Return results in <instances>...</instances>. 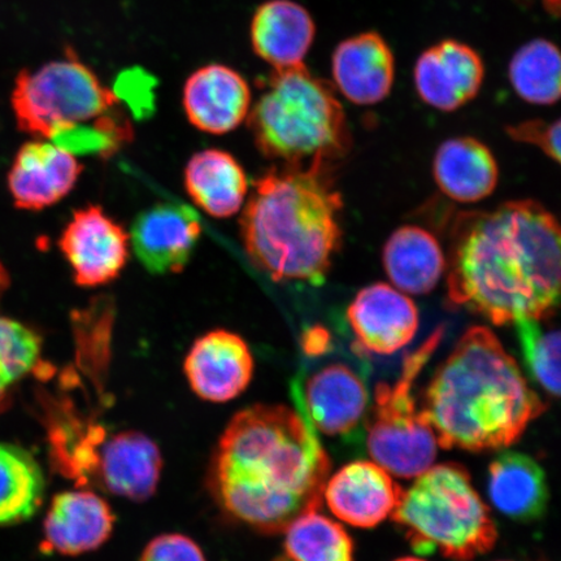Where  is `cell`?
I'll return each instance as SVG.
<instances>
[{
	"label": "cell",
	"instance_id": "obj_25",
	"mask_svg": "<svg viewBox=\"0 0 561 561\" xmlns=\"http://www.w3.org/2000/svg\"><path fill=\"white\" fill-rule=\"evenodd\" d=\"M383 265L399 290L424 296L439 283L446 270V259L437 238L430 231L403 227L386 242Z\"/></svg>",
	"mask_w": 561,
	"mask_h": 561
},
{
	"label": "cell",
	"instance_id": "obj_1",
	"mask_svg": "<svg viewBox=\"0 0 561 561\" xmlns=\"http://www.w3.org/2000/svg\"><path fill=\"white\" fill-rule=\"evenodd\" d=\"M560 228L535 201L462 213L451 230L447 294L494 325L551 319L559 305Z\"/></svg>",
	"mask_w": 561,
	"mask_h": 561
},
{
	"label": "cell",
	"instance_id": "obj_14",
	"mask_svg": "<svg viewBox=\"0 0 561 561\" xmlns=\"http://www.w3.org/2000/svg\"><path fill=\"white\" fill-rule=\"evenodd\" d=\"M403 489L375 461H354L325 483L324 500L340 520L370 529L391 516Z\"/></svg>",
	"mask_w": 561,
	"mask_h": 561
},
{
	"label": "cell",
	"instance_id": "obj_19",
	"mask_svg": "<svg viewBox=\"0 0 561 561\" xmlns=\"http://www.w3.org/2000/svg\"><path fill=\"white\" fill-rule=\"evenodd\" d=\"M369 396L363 378L345 364H331L307 381L301 397L305 416L325 436H347L366 415Z\"/></svg>",
	"mask_w": 561,
	"mask_h": 561
},
{
	"label": "cell",
	"instance_id": "obj_26",
	"mask_svg": "<svg viewBox=\"0 0 561 561\" xmlns=\"http://www.w3.org/2000/svg\"><path fill=\"white\" fill-rule=\"evenodd\" d=\"M45 490L37 459L24 447L0 442V525L30 520L41 508Z\"/></svg>",
	"mask_w": 561,
	"mask_h": 561
},
{
	"label": "cell",
	"instance_id": "obj_16",
	"mask_svg": "<svg viewBox=\"0 0 561 561\" xmlns=\"http://www.w3.org/2000/svg\"><path fill=\"white\" fill-rule=\"evenodd\" d=\"M81 173L82 165L73 153L37 139L19 150L9 174V187L16 207L41 210L66 198Z\"/></svg>",
	"mask_w": 561,
	"mask_h": 561
},
{
	"label": "cell",
	"instance_id": "obj_12",
	"mask_svg": "<svg viewBox=\"0 0 561 561\" xmlns=\"http://www.w3.org/2000/svg\"><path fill=\"white\" fill-rule=\"evenodd\" d=\"M347 319L364 353L391 355L415 339L419 311L412 299L388 284H375L357 294Z\"/></svg>",
	"mask_w": 561,
	"mask_h": 561
},
{
	"label": "cell",
	"instance_id": "obj_27",
	"mask_svg": "<svg viewBox=\"0 0 561 561\" xmlns=\"http://www.w3.org/2000/svg\"><path fill=\"white\" fill-rule=\"evenodd\" d=\"M512 88L525 102L552 105L560 98L559 48L547 39L528 42L512 56L508 69Z\"/></svg>",
	"mask_w": 561,
	"mask_h": 561
},
{
	"label": "cell",
	"instance_id": "obj_2",
	"mask_svg": "<svg viewBox=\"0 0 561 561\" xmlns=\"http://www.w3.org/2000/svg\"><path fill=\"white\" fill-rule=\"evenodd\" d=\"M331 467L304 412L256 404L238 412L224 431L208 486L233 520L277 535L319 511Z\"/></svg>",
	"mask_w": 561,
	"mask_h": 561
},
{
	"label": "cell",
	"instance_id": "obj_11",
	"mask_svg": "<svg viewBox=\"0 0 561 561\" xmlns=\"http://www.w3.org/2000/svg\"><path fill=\"white\" fill-rule=\"evenodd\" d=\"M184 369L196 396L207 402L227 403L249 388L254 357L241 335L216 329L194 342Z\"/></svg>",
	"mask_w": 561,
	"mask_h": 561
},
{
	"label": "cell",
	"instance_id": "obj_10",
	"mask_svg": "<svg viewBox=\"0 0 561 561\" xmlns=\"http://www.w3.org/2000/svg\"><path fill=\"white\" fill-rule=\"evenodd\" d=\"M202 236L195 210L182 203H159L131 224L130 243L140 264L152 275L185 270Z\"/></svg>",
	"mask_w": 561,
	"mask_h": 561
},
{
	"label": "cell",
	"instance_id": "obj_8",
	"mask_svg": "<svg viewBox=\"0 0 561 561\" xmlns=\"http://www.w3.org/2000/svg\"><path fill=\"white\" fill-rule=\"evenodd\" d=\"M444 329L434 332L424 345L407 356L394 385L376 386L375 403L367 424L370 458L399 479H416L433 466L438 442L412 394L413 382L437 350Z\"/></svg>",
	"mask_w": 561,
	"mask_h": 561
},
{
	"label": "cell",
	"instance_id": "obj_34",
	"mask_svg": "<svg viewBox=\"0 0 561 561\" xmlns=\"http://www.w3.org/2000/svg\"><path fill=\"white\" fill-rule=\"evenodd\" d=\"M331 334L324 328L316 327L305 334L304 347L308 355H322L331 348Z\"/></svg>",
	"mask_w": 561,
	"mask_h": 561
},
{
	"label": "cell",
	"instance_id": "obj_7",
	"mask_svg": "<svg viewBox=\"0 0 561 561\" xmlns=\"http://www.w3.org/2000/svg\"><path fill=\"white\" fill-rule=\"evenodd\" d=\"M11 103L19 129L50 142L61 133L100 122L121 104L73 53L37 69L21 70Z\"/></svg>",
	"mask_w": 561,
	"mask_h": 561
},
{
	"label": "cell",
	"instance_id": "obj_24",
	"mask_svg": "<svg viewBox=\"0 0 561 561\" xmlns=\"http://www.w3.org/2000/svg\"><path fill=\"white\" fill-rule=\"evenodd\" d=\"M185 187L196 206L216 219H227L242 208L249 182L229 152L210 149L188 160Z\"/></svg>",
	"mask_w": 561,
	"mask_h": 561
},
{
	"label": "cell",
	"instance_id": "obj_36",
	"mask_svg": "<svg viewBox=\"0 0 561 561\" xmlns=\"http://www.w3.org/2000/svg\"><path fill=\"white\" fill-rule=\"evenodd\" d=\"M546 9L549 10L553 15H558L560 10V0H543Z\"/></svg>",
	"mask_w": 561,
	"mask_h": 561
},
{
	"label": "cell",
	"instance_id": "obj_31",
	"mask_svg": "<svg viewBox=\"0 0 561 561\" xmlns=\"http://www.w3.org/2000/svg\"><path fill=\"white\" fill-rule=\"evenodd\" d=\"M140 561H207L192 538L178 533L161 535L146 546Z\"/></svg>",
	"mask_w": 561,
	"mask_h": 561
},
{
	"label": "cell",
	"instance_id": "obj_29",
	"mask_svg": "<svg viewBox=\"0 0 561 561\" xmlns=\"http://www.w3.org/2000/svg\"><path fill=\"white\" fill-rule=\"evenodd\" d=\"M547 319L516 322L524 362L529 375L553 398L560 394V333Z\"/></svg>",
	"mask_w": 561,
	"mask_h": 561
},
{
	"label": "cell",
	"instance_id": "obj_37",
	"mask_svg": "<svg viewBox=\"0 0 561 561\" xmlns=\"http://www.w3.org/2000/svg\"><path fill=\"white\" fill-rule=\"evenodd\" d=\"M396 561H425V560L419 559V558H402V559H398Z\"/></svg>",
	"mask_w": 561,
	"mask_h": 561
},
{
	"label": "cell",
	"instance_id": "obj_3",
	"mask_svg": "<svg viewBox=\"0 0 561 561\" xmlns=\"http://www.w3.org/2000/svg\"><path fill=\"white\" fill-rule=\"evenodd\" d=\"M545 410L495 334L472 327L432 377L420 411L442 448L483 453L516 444Z\"/></svg>",
	"mask_w": 561,
	"mask_h": 561
},
{
	"label": "cell",
	"instance_id": "obj_18",
	"mask_svg": "<svg viewBox=\"0 0 561 561\" xmlns=\"http://www.w3.org/2000/svg\"><path fill=\"white\" fill-rule=\"evenodd\" d=\"M115 515L102 496L89 490L65 491L48 508L42 549L77 557L95 551L114 531Z\"/></svg>",
	"mask_w": 561,
	"mask_h": 561
},
{
	"label": "cell",
	"instance_id": "obj_9",
	"mask_svg": "<svg viewBox=\"0 0 561 561\" xmlns=\"http://www.w3.org/2000/svg\"><path fill=\"white\" fill-rule=\"evenodd\" d=\"M59 248L81 287L112 283L129 259V236L100 206L77 209L62 230Z\"/></svg>",
	"mask_w": 561,
	"mask_h": 561
},
{
	"label": "cell",
	"instance_id": "obj_28",
	"mask_svg": "<svg viewBox=\"0 0 561 561\" xmlns=\"http://www.w3.org/2000/svg\"><path fill=\"white\" fill-rule=\"evenodd\" d=\"M284 533L287 561H354L348 533L319 511L299 516Z\"/></svg>",
	"mask_w": 561,
	"mask_h": 561
},
{
	"label": "cell",
	"instance_id": "obj_6",
	"mask_svg": "<svg viewBox=\"0 0 561 561\" xmlns=\"http://www.w3.org/2000/svg\"><path fill=\"white\" fill-rule=\"evenodd\" d=\"M391 520L420 553L439 552L471 561L495 546L497 531L490 510L467 469L455 462L431 467L403 490Z\"/></svg>",
	"mask_w": 561,
	"mask_h": 561
},
{
	"label": "cell",
	"instance_id": "obj_22",
	"mask_svg": "<svg viewBox=\"0 0 561 561\" xmlns=\"http://www.w3.org/2000/svg\"><path fill=\"white\" fill-rule=\"evenodd\" d=\"M488 489L493 506L515 522L538 520L549 502L543 469L522 453H503L491 462Z\"/></svg>",
	"mask_w": 561,
	"mask_h": 561
},
{
	"label": "cell",
	"instance_id": "obj_5",
	"mask_svg": "<svg viewBox=\"0 0 561 561\" xmlns=\"http://www.w3.org/2000/svg\"><path fill=\"white\" fill-rule=\"evenodd\" d=\"M248 117L259 151L284 165H332L350 149L334 88L305 65L273 70Z\"/></svg>",
	"mask_w": 561,
	"mask_h": 561
},
{
	"label": "cell",
	"instance_id": "obj_21",
	"mask_svg": "<svg viewBox=\"0 0 561 561\" xmlns=\"http://www.w3.org/2000/svg\"><path fill=\"white\" fill-rule=\"evenodd\" d=\"M314 35L310 12L293 0H268L252 18V48L273 70L305 65Z\"/></svg>",
	"mask_w": 561,
	"mask_h": 561
},
{
	"label": "cell",
	"instance_id": "obj_17",
	"mask_svg": "<svg viewBox=\"0 0 561 561\" xmlns=\"http://www.w3.org/2000/svg\"><path fill=\"white\" fill-rule=\"evenodd\" d=\"M182 103L188 122L209 135H227L248 118L251 90L233 68L222 65L202 67L188 77Z\"/></svg>",
	"mask_w": 561,
	"mask_h": 561
},
{
	"label": "cell",
	"instance_id": "obj_20",
	"mask_svg": "<svg viewBox=\"0 0 561 561\" xmlns=\"http://www.w3.org/2000/svg\"><path fill=\"white\" fill-rule=\"evenodd\" d=\"M334 85L350 102L380 103L390 94L396 60L380 34L367 32L342 41L332 58Z\"/></svg>",
	"mask_w": 561,
	"mask_h": 561
},
{
	"label": "cell",
	"instance_id": "obj_13",
	"mask_svg": "<svg viewBox=\"0 0 561 561\" xmlns=\"http://www.w3.org/2000/svg\"><path fill=\"white\" fill-rule=\"evenodd\" d=\"M413 76L421 100L434 108L451 112L479 94L485 66L474 48L446 39L420 55Z\"/></svg>",
	"mask_w": 561,
	"mask_h": 561
},
{
	"label": "cell",
	"instance_id": "obj_33",
	"mask_svg": "<svg viewBox=\"0 0 561 561\" xmlns=\"http://www.w3.org/2000/svg\"><path fill=\"white\" fill-rule=\"evenodd\" d=\"M156 88V79L146 70L140 68H130L117 77L114 94L118 102H125L133 110H145L150 107L153 95L152 89Z\"/></svg>",
	"mask_w": 561,
	"mask_h": 561
},
{
	"label": "cell",
	"instance_id": "obj_15",
	"mask_svg": "<svg viewBox=\"0 0 561 561\" xmlns=\"http://www.w3.org/2000/svg\"><path fill=\"white\" fill-rule=\"evenodd\" d=\"M161 469L163 458L156 442L144 433L126 431L102 439L91 473L108 493L144 502L156 494Z\"/></svg>",
	"mask_w": 561,
	"mask_h": 561
},
{
	"label": "cell",
	"instance_id": "obj_35",
	"mask_svg": "<svg viewBox=\"0 0 561 561\" xmlns=\"http://www.w3.org/2000/svg\"><path fill=\"white\" fill-rule=\"evenodd\" d=\"M10 286V276L9 272L4 268L3 264L0 263V299H2L3 294L9 289Z\"/></svg>",
	"mask_w": 561,
	"mask_h": 561
},
{
	"label": "cell",
	"instance_id": "obj_4",
	"mask_svg": "<svg viewBox=\"0 0 561 561\" xmlns=\"http://www.w3.org/2000/svg\"><path fill=\"white\" fill-rule=\"evenodd\" d=\"M332 165L272 168L254 182L241 216L252 264L276 283L325 279L342 241L341 194Z\"/></svg>",
	"mask_w": 561,
	"mask_h": 561
},
{
	"label": "cell",
	"instance_id": "obj_23",
	"mask_svg": "<svg viewBox=\"0 0 561 561\" xmlns=\"http://www.w3.org/2000/svg\"><path fill=\"white\" fill-rule=\"evenodd\" d=\"M434 179L448 198L476 203L493 194L497 165L488 147L471 137L446 140L433 164Z\"/></svg>",
	"mask_w": 561,
	"mask_h": 561
},
{
	"label": "cell",
	"instance_id": "obj_32",
	"mask_svg": "<svg viewBox=\"0 0 561 561\" xmlns=\"http://www.w3.org/2000/svg\"><path fill=\"white\" fill-rule=\"evenodd\" d=\"M508 137L517 142L538 146L552 160L560 161V122H525L508 126Z\"/></svg>",
	"mask_w": 561,
	"mask_h": 561
},
{
	"label": "cell",
	"instance_id": "obj_30",
	"mask_svg": "<svg viewBox=\"0 0 561 561\" xmlns=\"http://www.w3.org/2000/svg\"><path fill=\"white\" fill-rule=\"evenodd\" d=\"M39 335L21 322L0 318V412L9 402L11 386L37 368Z\"/></svg>",
	"mask_w": 561,
	"mask_h": 561
}]
</instances>
